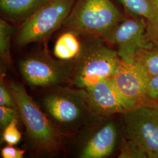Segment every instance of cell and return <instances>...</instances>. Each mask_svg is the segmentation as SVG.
Masks as SVG:
<instances>
[{"label":"cell","mask_w":158,"mask_h":158,"mask_svg":"<svg viewBox=\"0 0 158 158\" xmlns=\"http://www.w3.org/2000/svg\"><path fill=\"white\" fill-rule=\"evenodd\" d=\"M42 104L48 116L63 135L77 132L97 122L85 89L58 87L47 94Z\"/></svg>","instance_id":"6da1fadb"},{"label":"cell","mask_w":158,"mask_h":158,"mask_svg":"<svg viewBox=\"0 0 158 158\" xmlns=\"http://www.w3.org/2000/svg\"><path fill=\"white\" fill-rule=\"evenodd\" d=\"M8 87L14 97L20 118L25 125L33 149L46 154L58 151L62 146L64 135L29 95L23 85L11 81Z\"/></svg>","instance_id":"7a4b0ae2"},{"label":"cell","mask_w":158,"mask_h":158,"mask_svg":"<svg viewBox=\"0 0 158 158\" xmlns=\"http://www.w3.org/2000/svg\"><path fill=\"white\" fill-rule=\"evenodd\" d=\"M102 38L93 39L82 44L74 67L70 85L86 89L103 79L111 78L121 59L116 50Z\"/></svg>","instance_id":"3957f363"},{"label":"cell","mask_w":158,"mask_h":158,"mask_svg":"<svg viewBox=\"0 0 158 158\" xmlns=\"http://www.w3.org/2000/svg\"><path fill=\"white\" fill-rule=\"evenodd\" d=\"M122 17L110 0H79L64 25L76 33L104 39Z\"/></svg>","instance_id":"277c9868"},{"label":"cell","mask_w":158,"mask_h":158,"mask_svg":"<svg viewBox=\"0 0 158 158\" xmlns=\"http://www.w3.org/2000/svg\"><path fill=\"white\" fill-rule=\"evenodd\" d=\"M75 0H51L26 19L18 31L17 44L25 45L48 38L66 20Z\"/></svg>","instance_id":"5b68a950"},{"label":"cell","mask_w":158,"mask_h":158,"mask_svg":"<svg viewBox=\"0 0 158 158\" xmlns=\"http://www.w3.org/2000/svg\"><path fill=\"white\" fill-rule=\"evenodd\" d=\"M125 137L134 142L148 158H158V107L142 104L122 113Z\"/></svg>","instance_id":"8992f818"},{"label":"cell","mask_w":158,"mask_h":158,"mask_svg":"<svg viewBox=\"0 0 158 158\" xmlns=\"http://www.w3.org/2000/svg\"><path fill=\"white\" fill-rule=\"evenodd\" d=\"M74 67V60H57L46 51L27 57L19 62L23 78L34 87H49L70 82Z\"/></svg>","instance_id":"52a82bcc"},{"label":"cell","mask_w":158,"mask_h":158,"mask_svg":"<svg viewBox=\"0 0 158 158\" xmlns=\"http://www.w3.org/2000/svg\"><path fill=\"white\" fill-rule=\"evenodd\" d=\"M147 21L142 17H123L104 39L116 48L121 59L134 62L136 55L149 44L146 40Z\"/></svg>","instance_id":"ba28073f"},{"label":"cell","mask_w":158,"mask_h":158,"mask_svg":"<svg viewBox=\"0 0 158 158\" xmlns=\"http://www.w3.org/2000/svg\"><path fill=\"white\" fill-rule=\"evenodd\" d=\"M85 90L92 107L102 118L122 114L143 104L125 96L111 78L102 80Z\"/></svg>","instance_id":"9c48e42d"},{"label":"cell","mask_w":158,"mask_h":158,"mask_svg":"<svg viewBox=\"0 0 158 158\" xmlns=\"http://www.w3.org/2000/svg\"><path fill=\"white\" fill-rule=\"evenodd\" d=\"M149 78L150 76L137 63L121 60L111 79L119 90L128 98L143 104L155 106L147 98V85Z\"/></svg>","instance_id":"30bf717a"},{"label":"cell","mask_w":158,"mask_h":158,"mask_svg":"<svg viewBox=\"0 0 158 158\" xmlns=\"http://www.w3.org/2000/svg\"><path fill=\"white\" fill-rule=\"evenodd\" d=\"M118 139V128L113 121L106 123L85 142L80 153L82 158H102L113 152Z\"/></svg>","instance_id":"8fae6325"},{"label":"cell","mask_w":158,"mask_h":158,"mask_svg":"<svg viewBox=\"0 0 158 158\" xmlns=\"http://www.w3.org/2000/svg\"><path fill=\"white\" fill-rule=\"evenodd\" d=\"M51 0H0L1 11L14 20L24 21Z\"/></svg>","instance_id":"7c38bea8"},{"label":"cell","mask_w":158,"mask_h":158,"mask_svg":"<svg viewBox=\"0 0 158 158\" xmlns=\"http://www.w3.org/2000/svg\"><path fill=\"white\" fill-rule=\"evenodd\" d=\"M76 32L70 31L61 35L54 46L53 53L59 60L72 61L76 60L82 48Z\"/></svg>","instance_id":"4fadbf2b"},{"label":"cell","mask_w":158,"mask_h":158,"mask_svg":"<svg viewBox=\"0 0 158 158\" xmlns=\"http://www.w3.org/2000/svg\"><path fill=\"white\" fill-rule=\"evenodd\" d=\"M133 62L141 66L150 77L158 75V46L149 44L143 47Z\"/></svg>","instance_id":"5bb4252c"},{"label":"cell","mask_w":158,"mask_h":158,"mask_svg":"<svg viewBox=\"0 0 158 158\" xmlns=\"http://www.w3.org/2000/svg\"><path fill=\"white\" fill-rule=\"evenodd\" d=\"M123 6L128 15L142 17L148 20L152 15L149 0H117Z\"/></svg>","instance_id":"9a60e30c"},{"label":"cell","mask_w":158,"mask_h":158,"mask_svg":"<svg viewBox=\"0 0 158 158\" xmlns=\"http://www.w3.org/2000/svg\"><path fill=\"white\" fill-rule=\"evenodd\" d=\"M17 29L5 20L0 19V56L1 59L8 63L11 62L10 42L12 36Z\"/></svg>","instance_id":"2e32d148"},{"label":"cell","mask_w":158,"mask_h":158,"mask_svg":"<svg viewBox=\"0 0 158 158\" xmlns=\"http://www.w3.org/2000/svg\"><path fill=\"white\" fill-rule=\"evenodd\" d=\"M152 15L147 21L146 40L149 44L158 46V0H149Z\"/></svg>","instance_id":"e0dca14e"},{"label":"cell","mask_w":158,"mask_h":158,"mask_svg":"<svg viewBox=\"0 0 158 158\" xmlns=\"http://www.w3.org/2000/svg\"><path fill=\"white\" fill-rule=\"evenodd\" d=\"M118 158H147V153L134 142L125 137L121 140Z\"/></svg>","instance_id":"ac0fdd59"},{"label":"cell","mask_w":158,"mask_h":158,"mask_svg":"<svg viewBox=\"0 0 158 158\" xmlns=\"http://www.w3.org/2000/svg\"><path fill=\"white\" fill-rule=\"evenodd\" d=\"M18 119H14L3 130L2 141L8 145H17L21 141L22 134L18 128Z\"/></svg>","instance_id":"d6986e66"},{"label":"cell","mask_w":158,"mask_h":158,"mask_svg":"<svg viewBox=\"0 0 158 158\" xmlns=\"http://www.w3.org/2000/svg\"><path fill=\"white\" fill-rule=\"evenodd\" d=\"M19 118L20 115L17 108L0 106V125L2 130L14 119Z\"/></svg>","instance_id":"ffe728a7"},{"label":"cell","mask_w":158,"mask_h":158,"mask_svg":"<svg viewBox=\"0 0 158 158\" xmlns=\"http://www.w3.org/2000/svg\"><path fill=\"white\" fill-rule=\"evenodd\" d=\"M0 106L17 108L14 97L8 86H6L2 80L0 84Z\"/></svg>","instance_id":"44dd1931"},{"label":"cell","mask_w":158,"mask_h":158,"mask_svg":"<svg viewBox=\"0 0 158 158\" xmlns=\"http://www.w3.org/2000/svg\"><path fill=\"white\" fill-rule=\"evenodd\" d=\"M147 98L151 103L158 107V75L150 77L147 85Z\"/></svg>","instance_id":"7402d4cb"},{"label":"cell","mask_w":158,"mask_h":158,"mask_svg":"<svg viewBox=\"0 0 158 158\" xmlns=\"http://www.w3.org/2000/svg\"><path fill=\"white\" fill-rule=\"evenodd\" d=\"M1 153L3 158H23L25 154V150L8 145L1 149Z\"/></svg>","instance_id":"603a6c76"}]
</instances>
